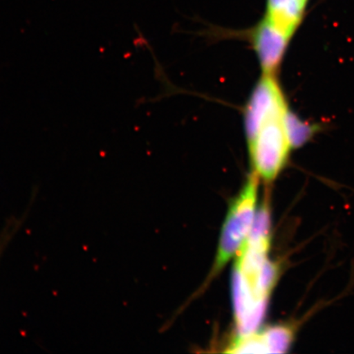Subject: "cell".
<instances>
[{"label":"cell","instance_id":"1","mask_svg":"<svg viewBox=\"0 0 354 354\" xmlns=\"http://www.w3.org/2000/svg\"><path fill=\"white\" fill-rule=\"evenodd\" d=\"M271 232V215L265 205L258 210L253 229L234 263L232 295L236 336L259 330L280 277V266L269 258Z\"/></svg>","mask_w":354,"mask_h":354},{"label":"cell","instance_id":"2","mask_svg":"<svg viewBox=\"0 0 354 354\" xmlns=\"http://www.w3.org/2000/svg\"><path fill=\"white\" fill-rule=\"evenodd\" d=\"M287 111V104L273 111L247 139L252 172L266 183L277 178L289 158L291 145L286 127Z\"/></svg>","mask_w":354,"mask_h":354},{"label":"cell","instance_id":"3","mask_svg":"<svg viewBox=\"0 0 354 354\" xmlns=\"http://www.w3.org/2000/svg\"><path fill=\"white\" fill-rule=\"evenodd\" d=\"M259 178L253 172L230 205L220 234L209 278L218 275L241 250L253 229L258 203Z\"/></svg>","mask_w":354,"mask_h":354},{"label":"cell","instance_id":"4","mask_svg":"<svg viewBox=\"0 0 354 354\" xmlns=\"http://www.w3.org/2000/svg\"><path fill=\"white\" fill-rule=\"evenodd\" d=\"M295 326L280 324L254 333L236 336L225 352L231 353H284L295 339Z\"/></svg>","mask_w":354,"mask_h":354},{"label":"cell","instance_id":"5","mask_svg":"<svg viewBox=\"0 0 354 354\" xmlns=\"http://www.w3.org/2000/svg\"><path fill=\"white\" fill-rule=\"evenodd\" d=\"M285 105L286 102L275 75L263 74L252 92L243 115L247 139L254 135L265 118Z\"/></svg>","mask_w":354,"mask_h":354},{"label":"cell","instance_id":"6","mask_svg":"<svg viewBox=\"0 0 354 354\" xmlns=\"http://www.w3.org/2000/svg\"><path fill=\"white\" fill-rule=\"evenodd\" d=\"M252 43L263 74L275 75L290 37L263 19L251 32Z\"/></svg>","mask_w":354,"mask_h":354},{"label":"cell","instance_id":"7","mask_svg":"<svg viewBox=\"0 0 354 354\" xmlns=\"http://www.w3.org/2000/svg\"><path fill=\"white\" fill-rule=\"evenodd\" d=\"M304 10L299 0H268L264 19L291 38L302 21Z\"/></svg>","mask_w":354,"mask_h":354},{"label":"cell","instance_id":"8","mask_svg":"<svg viewBox=\"0 0 354 354\" xmlns=\"http://www.w3.org/2000/svg\"><path fill=\"white\" fill-rule=\"evenodd\" d=\"M286 127L291 147H297L306 142L314 131L313 127L299 121L289 110L286 115Z\"/></svg>","mask_w":354,"mask_h":354},{"label":"cell","instance_id":"9","mask_svg":"<svg viewBox=\"0 0 354 354\" xmlns=\"http://www.w3.org/2000/svg\"><path fill=\"white\" fill-rule=\"evenodd\" d=\"M19 223H12L10 225H8L6 229H4L1 236H0V257L2 256L8 243L10 242L12 237L15 236L17 230L19 229Z\"/></svg>","mask_w":354,"mask_h":354},{"label":"cell","instance_id":"10","mask_svg":"<svg viewBox=\"0 0 354 354\" xmlns=\"http://www.w3.org/2000/svg\"><path fill=\"white\" fill-rule=\"evenodd\" d=\"M299 2L304 8H306L308 0H299Z\"/></svg>","mask_w":354,"mask_h":354}]
</instances>
